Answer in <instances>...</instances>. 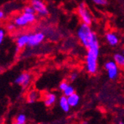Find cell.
<instances>
[{
  "label": "cell",
  "instance_id": "1",
  "mask_svg": "<svg viewBox=\"0 0 124 124\" xmlns=\"http://www.w3.org/2000/svg\"><path fill=\"white\" fill-rule=\"evenodd\" d=\"M77 37L82 46L87 49L95 42H99L96 33L92 30L91 26L83 22L77 30Z\"/></svg>",
  "mask_w": 124,
  "mask_h": 124
},
{
  "label": "cell",
  "instance_id": "2",
  "mask_svg": "<svg viewBox=\"0 0 124 124\" xmlns=\"http://www.w3.org/2000/svg\"><path fill=\"white\" fill-rule=\"evenodd\" d=\"M100 54L99 42H95L87 49L85 56V69L88 74H95L98 69V57Z\"/></svg>",
  "mask_w": 124,
  "mask_h": 124
},
{
  "label": "cell",
  "instance_id": "3",
  "mask_svg": "<svg viewBox=\"0 0 124 124\" xmlns=\"http://www.w3.org/2000/svg\"><path fill=\"white\" fill-rule=\"evenodd\" d=\"M37 15L27 13H22L14 19V23L18 28H24L33 24L37 20Z\"/></svg>",
  "mask_w": 124,
  "mask_h": 124
},
{
  "label": "cell",
  "instance_id": "4",
  "mask_svg": "<svg viewBox=\"0 0 124 124\" xmlns=\"http://www.w3.org/2000/svg\"><path fill=\"white\" fill-rule=\"evenodd\" d=\"M77 12V14L83 23L87 24L88 25H92V22H93L92 15L91 12H90L89 9L88 8L87 5L84 2H81L78 5Z\"/></svg>",
  "mask_w": 124,
  "mask_h": 124
},
{
  "label": "cell",
  "instance_id": "5",
  "mask_svg": "<svg viewBox=\"0 0 124 124\" xmlns=\"http://www.w3.org/2000/svg\"><path fill=\"white\" fill-rule=\"evenodd\" d=\"M30 5L34 8L36 14L40 17H46L48 15V9L42 0H31Z\"/></svg>",
  "mask_w": 124,
  "mask_h": 124
},
{
  "label": "cell",
  "instance_id": "6",
  "mask_svg": "<svg viewBox=\"0 0 124 124\" xmlns=\"http://www.w3.org/2000/svg\"><path fill=\"white\" fill-rule=\"evenodd\" d=\"M104 69L107 71L108 77L110 80H115L119 75V67L114 60H110L104 64Z\"/></svg>",
  "mask_w": 124,
  "mask_h": 124
},
{
  "label": "cell",
  "instance_id": "7",
  "mask_svg": "<svg viewBox=\"0 0 124 124\" xmlns=\"http://www.w3.org/2000/svg\"><path fill=\"white\" fill-rule=\"evenodd\" d=\"M46 38V34L41 31L34 32L30 33L29 36V42L28 46L29 47H36L40 45Z\"/></svg>",
  "mask_w": 124,
  "mask_h": 124
},
{
  "label": "cell",
  "instance_id": "8",
  "mask_svg": "<svg viewBox=\"0 0 124 124\" xmlns=\"http://www.w3.org/2000/svg\"><path fill=\"white\" fill-rule=\"evenodd\" d=\"M32 79V76L31 74L28 72H24L19 74L14 80V83L21 85L23 88H26L29 85Z\"/></svg>",
  "mask_w": 124,
  "mask_h": 124
},
{
  "label": "cell",
  "instance_id": "9",
  "mask_svg": "<svg viewBox=\"0 0 124 124\" xmlns=\"http://www.w3.org/2000/svg\"><path fill=\"white\" fill-rule=\"evenodd\" d=\"M29 36L30 33H21V34L17 36L16 39V44L19 49H22L23 48L28 46L29 42Z\"/></svg>",
  "mask_w": 124,
  "mask_h": 124
},
{
  "label": "cell",
  "instance_id": "10",
  "mask_svg": "<svg viewBox=\"0 0 124 124\" xmlns=\"http://www.w3.org/2000/svg\"><path fill=\"white\" fill-rule=\"evenodd\" d=\"M105 38L108 44L112 47H115L119 44V38L114 32H107L105 35Z\"/></svg>",
  "mask_w": 124,
  "mask_h": 124
},
{
  "label": "cell",
  "instance_id": "11",
  "mask_svg": "<svg viewBox=\"0 0 124 124\" xmlns=\"http://www.w3.org/2000/svg\"><path fill=\"white\" fill-rule=\"evenodd\" d=\"M57 101V95L54 93H47L44 97V103L47 107L52 106Z\"/></svg>",
  "mask_w": 124,
  "mask_h": 124
},
{
  "label": "cell",
  "instance_id": "12",
  "mask_svg": "<svg viewBox=\"0 0 124 124\" xmlns=\"http://www.w3.org/2000/svg\"><path fill=\"white\" fill-rule=\"evenodd\" d=\"M59 103H60V108H62V110L64 112H69L70 110V105L69 103V101H68V98L67 97L62 95L60 97V100H59Z\"/></svg>",
  "mask_w": 124,
  "mask_h": 124
},
{
  "label": "cell",
  "instance_id": "13",
  "mask_svg": "<svg viewBox=\"0 0 124 124\" xmlns=\"http://www.w3.org/2000/svg\"><path fill=\"white\" fill-rule=\"evenodd\" d=\"M113 60L117 66L124 69V54L122 53H116L113 56Z\"/></svg>",
  "mask_w": 124,
  "mask_h": 124
},
{
  "label": "cell",
  "instance_id": "14",
  "mask_svg": "<svg viewBox=\"0 0 124 124\" xmlns=\"http://www.w3.org/2000/svg\"><path fill=\"white\" fill-rule=\"evenodd\" d=\"M67 98L71 107H75L78 106L79 103H80V96L77 93H74L73 94L67 97Z\"/></svg>",
  "mask_w": 124,
  "mask_h": 124
},
{
  "label": "cell",
  "instance_id": "15",
  "mask_svg": "<svg viewBox=\"0 0 124 124\" xmlns=\"http://www.w3.org/2000/svg\"><path fill=\"white\" fill-rule=\"evenodd\" d=\"M40 95L37 91H31L28 95V102L29 103H34L37 100H39Z\"/></svg>",
  "mask_w": 124,
  "mask_h": 124
},
{
  "label": "cell",
  "instance_id": "16",
  "mask_svg": "<svg viewBox=\"0 0 124 124\" xmlns=\"http://www.w3.org/2000/svg\"><path fill=\"white\" fill-rule=\"evenodd\" d=\"M27 121V117L24 114H19L16 116L14 124H25Z\"/></svg>",
  "mask_w": 124,
  "mask_h": 124
},
{
  "label": "cell",
  "instance_id": "17",
  "mask_svg": "<svg viewBox=\"0 0 124 124\" xmlns=\"http://www.w3.org/2000/svg\"><path fill=\"white\" fill-rule=\"evenodd\" d=\"M62 93H63V95L64 96L69 97V96L73 94L74 93H75V90H74V88L73 86H71V85H69V86L67 87V88L65 89L64 91L62 92Z\"/></svg>",
  "mask_w": 124,
  "mask_h": 124
},
{
  "label": "cell",
  "instance_id": "18",
  "mask_svg": "<svg viewBox=\"0 0 124 124\" xmlns=\"http://www.w3.org/2000/svg\"><path fill=\"white\" fill-rule=\"evenodd\" d=\"M23 12L27 13V14H36V11L31 5H26L23 8Z\"/></svg>",
  "mask_w": 124,
  "mask_h": 124
},
{
  "label": "cell",
  "instance_id": "19",
  "mask_svg": "<svg viewBox=\"0 0 124 124\" xmlns=\"http://www.w3.org/2000/svg\"><path fill=\"white\" fill-rule=\"evenodd\" d=\"M90 1L95 5H101V6H105L108 4L107 0H90Z\"/></svg>",
  "mask_w": 124,
  "mask_h": 124
},
{
  "label": "cell",
  "instance_id": "20",
  "mask_svg": "<svg viewBox=\"0 0 124 124\" xmlns=\"http://www.w3.org/2000/svg\"><path fill=\"white\" fill-rule=\"evenodd\" d=\"M69 85V84L68 83V82H66V81H62L60 84V85H59V88H60V90L61 92H63L65 89H66L67 88V87Z\"/></svg>",
  "mask_w": 124,
  "mask_h": 124
},
{
  "label": "cell",
  "instance_id": "21",
  "mask_svg": "<svg viewBox=\"0 0 124 124\" xmlns=\"http://www.w3.org/2000/svg\"><path fill=\"white\" fill-rule=\"evenodd\" d=\"M77 77H78V74H77V72H72V73L70 74L69 79H70V80H71V82H74V81H75V80H77Z\"/></svg>",
  "mask_w": 124,
  "mask_h": 124
},
{
  "label": "cell",
  "instance_id": "22",
  "mask_svg": "<svg viewBox=\"0 0 124 124\" xmlns=\"http://www.w3.org/2000/svg\"><path fill=\"white\" fill-rule=\"evenodd\" d=\"M5 31L3 29H0V45H1L5 39Z\"/></svg>",
  "mask_w": 124,
  "mask_h": 124
},
{
  "label": "cell",
  "instance_id": "23",
  "mask_svg": "<svg viewBox=\"0 0 124 124\" xmlns=\"http://www.w3.org/2000/svg\"><path fill=\"white\" fill-rule=\"evenodd\" d=\"M16 26L14 25V23L13 22V23H10L7 25V30L9 31H13L16 29Z\"/></svg>",
  "mask_w": 124,
  "mask_h": 124
},
{
  "label": "cell",
  "instance_id": "24",
  "mask_svg": "<svg viewBox=\"0 0 124 124\" xmlns=\"http://www.w3.org/2000/svg\"><path fill=\"white\" fill-rule=\"evenodd\" d=\"M88 122L87 121V120H84V121H83V123H82V124H88Z\"/></svg>",
  "mask_w": 124,
  "mask_h": 124
},
{
  "label": "cell",
  "instance_id": "25",
  "mask_svg": "<svg viewBox=\"0 0 124 124\" xmlns=\"http://www.w3.org/2000/svg\"><path fill=\"white\" fill-rule=\"evenodd\" d=\"M118 124H124V123H123V121H120V122L118 123Z\"/></svg>",
  "mask_w": 124,
  "mask_h": 124
},
{
  "label": "cell",
  "instance_id": "26",
  "mask_svg": "<svg viewBox=\"0 0 124 124\" xmlns=\"http://www.w3.org/2000/svg\"><path fill=\"white\" fill-rule=\"evenodd\" d=\"M123 54H124V49H123Z\"/></svg>",
  "mask_w": 124,
  "mask_h": 124
}]
</instances>
